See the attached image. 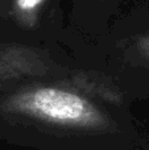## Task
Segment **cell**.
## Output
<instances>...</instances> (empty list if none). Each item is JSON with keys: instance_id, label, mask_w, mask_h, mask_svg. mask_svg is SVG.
Listing matches in <instances>:
<instances>
[{"instance_id": "6da1fadb", "label": "cell", "mask_w": 149, "mask_h": 150, "mask_svg": "<svg viewBox=\"0 0 149 150\" xmlns=\"http://www.w3.org/2000/svg\"><path fill=\"white\" fill-rule=\"evenodd\" d=\"M0 141L33 150H149L131 105L83 69L0 87Z\"/></svg>"}, {"instance_id": "7a4b0ae2", "label": "cell", "mask_w": 149, "mask_h": 150, "mask_svg": "<svg viewBox=\"0 0 149 150\" xmlns=\"http://www.w3.org/2000/svg\"><path fill=\"white\" fill-rule=\"evenodd\" d=\"M74 61L129 105L149 99V0L124 9L107 34L82 49Z\"/></svg>"}, {"instance_id": "3957f363", "label": "cell", "mask_w": 149, "mask_h": 150, "mask_svg": "<svg viewBox=\"0 0 149 150\" xmlns=\"http://www.w3.org/2000/svg\"><path fill=\"white\" fill-rule=\"evenodd\" d=\"M0 42L61 49L71 57L75 41L67 28L63 0H4Z\"/></svg>"}, {"instance_id": "277c9868", "label": "cell", "mask_w": 149, "mask_h": 150, "mask_svg": "<svg viewBox=\"0 0 149 150\" xmlns=\"http://www.w3.org/2000/svg\"><path fill=\"white\" fill-rule=\"evenodd\" d=\"M79 67L61 49L0 42V87L37 78L67 76Z\"/></svg>"}, {"instance_id": "5b68a950", "label": "cell", "mask_w": 149, "mask_h": 150, "mask_svg": "<svg viewBox=\"0 0 149 150\" xmlns=\"http://www.w3.org/2000/svg\"><path fill=\"white\" fill-rule=\"evenodd\" d=\"M126 3L127 0H67V28L75 41L73 59L82 49L96 44L107 34L123 13Z\"/></svg>"}, {"instance_id": "8992f818", "label": "cell", "mask_w": 149, "mask_h": 150, "mask_svg": "<svg viewBox=\"0 0 149 150\" xmlns=\"http://www.w3.org/2000/svg\"><path fill=\"white\" fill-rule=\"evenodd\" d=\"M3 3H4V0H0V7L3 5Z\"/></svg>"}]
</instances>
